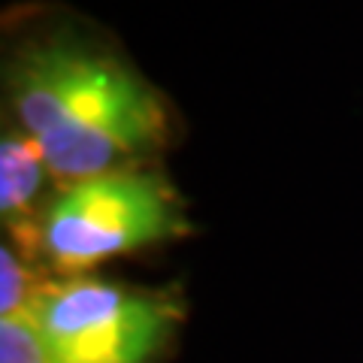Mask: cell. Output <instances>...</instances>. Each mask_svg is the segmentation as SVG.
<instances>
[{
	"label": "cell",
	"mask_w": 363,
	"mask_h": 363,
	"mask_svg": "<svg viewBox=\"0 0 363 363\" xmlns=\"http://www.w3.org/2000/svg\"><path fill=\"white\" fill-rule=\"evenodd\" d=\"M6 85L13 124L43 149L61 188L136 167L169 133L161 94L124 61L79 37L28 45L9 67Z\"/></svg>",
	"instance_id": "6da1fadb"
},
{
	"label": "cell",
	"mask_w": 363,
	"mask_h": 363,
	"mask_svg": "<svg viewBox=\"0 0 363 363\" xmlns=\"http://www.w3.org/2000/svg\"><path fill=\"white\" fill-rule=\"evenodd\" d=\"M188 230L176 188L152 169L124 167L49 197L37 227V264L64 279L88 276L104 260L179 240Z\"/></svg>",
	"instance_id": "7a4b0ae2"
},
{
	"label": "cell",
	"mask_w": 363,
	"mask_h": 363,
	"mask_svg": "<svg viewBox=\"0 0 363 363\" xmlns=\"http://www.w3.org/2000/svg\"><path fill=\"white\" fill-rule=\"evenodd\" d=\"M55 363H157L182 324V300L97 276L45 281L28 309Z\"/></svg>",
	"instance_id": "3957f363"
},
{
	"label": "cell",
	"mask_w": 363,
	"mask_h": 363,
	"mask_svg": "<svg viewBox=\"0 0 363 363\" xmlns=\"http://www.w3.org/2000/svg\"><path fill=\"white\" fill-rule=\"evenodd\" d=\"M45 182H55L45 155L21 128H4L0 140V218L6 242L37 267V227L45 203Z\"/></svg>",
	"instance_id": "277c9868"
},
{
	"label": "cell",
	"mask_w": 363,
	"mask_h": 363,
	"mask_svg": "<svg viewBox=\"0 0 363 363\" xmlns=\"http://www.w3.org/2000/svg\"><path fill=\"white\" fill-rule=\"evenodd\" d=\"M45 281L52 279H40L37 267L28 264L9 242H4L0 248V318L28 312Z\"/></svg>",
	"instance_id": "5b68a950"
},
{
	"label": "cell",
	"mask_w": 363,
	"mask_h": 363,
	"mask_svg": "<svg viewBox=\"0 0 363 363\" xmlns=\"http://www.w3.org/2000/svg\"><path fill=\"white\" fill-rule=\"evenodd\" d=\"M0 363H55L28 312L0 318Z\"/></svg>",
	"instance_id": "8992f818"
}]
</instances>
